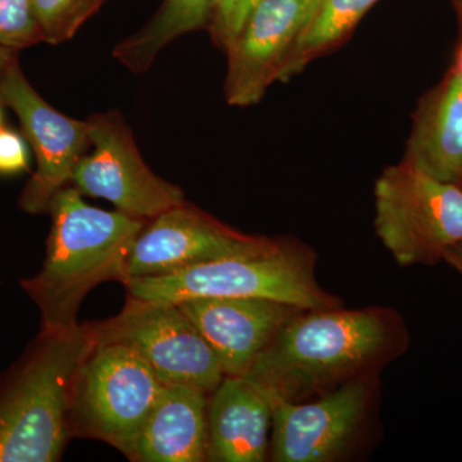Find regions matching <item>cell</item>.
<instances>
[{"label": "cell", "instance_id": "14", "mask_svg": "<svg viewBox=\"0 0 462 462\" xmlns=\"http://www.w3.org/2000/svg\"><path fill=\"white\" fill-rule=\"evenodd\" d=\"M272 398L245 376H224L207 406V461L263 462L273 430Z\"/></svg>", "mask_w": 462, "mask_h": 462}, {"label": "cell", "instance_id": "17", "mask_svg": "<svg viewBox=\"0 0 462 462\" xmlns=\"http://www.w3.org/2000/svg\"><path fill=\"white\" fill-rule=\"evenodd\" d=\"M376 2L379 0H311L278 81L287 83L312 60L342 44Z\"/></svg>", "mask_w": 462, "mask_h": 462}, {"label": "cell", "instance_id": "1", "mask_svg": "<svg viewBox=\"0 0 462 462\" xmlns=\"http://www.w3.org/2000/svg\"><path fill=\"white\" fill-rule=\"evenodd\" d=\"M404 346L402 320L384 307L303 310L245 376L273 402H302L358 376L379 374Z\"/></svg>", "mask_w": 462, "mask_h": 462}, {"label": "cell", "instance_id": "24", "mask_svg": "<svg viewBox=\"0 0 462 462\" xmlns=\"http://www.w3.org/2000/svg\"><path fill=\"white\" fill-rule=\"evenodd\" d=\"M14 53L16 51L11 50H5V48L0 47V76H2L3 72H5V67L8 66V63L14 60Z\"/></svg>", "mask_w": 462, "mask_h": 462}, {"label": "cell", "instance_id": "11", "mask_svg": "<svg viewBox=\"0 0 462 462\" xmlns=\"http://www.w3.org/2000/svg\"><path fill=\"white\" fill-rule=\"evenodd\" d=\"M273 242L233 229L185 200L143 227L127 257L125 282L257 254Z\"/></svg>", "mask_w": 462, "mask_h": 462}, {"label": "cell", "instance_id": "13", "mask_svg": "<svg viewBox=\"0 0 462 462\" xmlns=\"http://www.w3.org/2000/svg\"><path fill=\"white\" fill-rule=\"evenodd\" d=\"M309 11V0H261L227 54L225 99L251 107L275 81Z\"/></svg>", "mask_w": 462, "mask_h": 462}, {"label": "cell", "instance_id": "9", "mask_svg": "<svg viewBox=\"0 0 462 462\" xmlns=\"http://www.w3.org/2000/svg\"><path fill=\"white\" fill-rule=\"evenodd\" d=\"M378 375L358 376L302 402H273L270 460L333 462L346 457L369 421Z\"/></svg>", "mask_w": 462, "mask_h": 462}, {"label": "cell", "instance_id": "2", "mask_svg": "<svg viewBox=\"0 0 462 462\" xmlns=\"http://www.w3.org/2000/svg\"><path fill=\"white\" fill-rule=\"evenodd\" d=\"M51 227L41 272L21 282L42 314V333L78 327V312L91 289L125 282L126 261L148 221L89 206L75 187L51 199Z\"/></svg>", "mask_w": 462, "mask_h": 462}, {"label": "cell", "instance_id": "25", "mask_svg": "<svg viewBox=\"0 0 462 462\" xmlns=\"http://www.w3.org/2000/svg\"><path fill=\"white\" fill-rule=\"evenodd\" d=\"M454 3L456 12H457L458 21H460L461 32H462V0H452Z\"/></svg>", "mask_w": 462, "mask_h": 462}, {"label": "cell", "instance_id": "12", "mask_svg": "<svg viewBox=\"0 0 462 462\" xmlns=\"http://www.w3.org/2000/svg\"><path fill=\"white\" fill-rule=\"evenodd\" d=\"M220 363L225 376H245L302 307L267 298L202 297L178 303Z\"/></svg>", "mask_w": 462, "mask_h": 462}, {"label": "cell", "instance_id": "6", "mask_svg": "<svg viewBox=\"0 0 462 462\" xmlns=\"http://www.w3.org/2000/svg\"><path fill=\"white\" fill-rule=\"evenodd\" d=\"M163 384L129 346L97 342L75 380L74 436L102 440L132 457Z\"/></svg>", "mask_w": 462, "mask_h": 462}, {"label": "cell", "instance_id": "16", "mask_svg": "<svg viewBox=\"0 0 462 462\" xmlns=\"http://www.w3.org/2000/svg\"><path fill=\"white\" fill-rule=\"evenodd\" d=\"M209 393L188 385H163L143 425L130 460L207 461Z\"/></svg>", "mask_w": 462, "mask_h": 462}, {"label": "cell", "instance_id": "23", "mask_svg": "<svg viewBox=\"0 0 462 462\" xmlns=\"http://www.w3.org/2000/svg\"><path fill=\"white\" fill-rule=\"evenodd\" d=\"M443 260L451 263L452 266H454L455 269L462 275V242L457 243L454 247L446 251V254H443Z\"/></svg>", "mask_w": 462, "mask_h": 462}, {"label": "cell", "instance_id": "22", "mask_svg": "<svg viewBox=\"0 0 462 462\" xmlns=\"http://www.w3.org/2000/svg\"><path fill=\"white\" fill-rule=\"evenodd\" d=\"M30 153L23 134L0 129V176H14L29 170Z\"/></svg>", "mask_w": 462, "mask_h": 462}, {"label": "cell", "instance_id": "8", "mask_svg": "<svg viewBox=\"0 0 462 462\" xmlns=\"http://www.w3.org/2000/svg\"><path fill=\"white\" fill-rule=\"evenodd\" d=\"M87 121L93 152L81 157L71 179L83 196L108 200L117 211L144 221L185 202L180 188L149 169L117 111Z\"/></svg>", "mask_w": 462, "mask_h": 462}, {"label": "cell", "instance_id": "21", "mask_svg": "<svg viewBox=\"0 0 462 462\" xmlns=\"http://www.w3.org/2000/svg\"><path fill=\"white\" fill-rule=\"evenodd\" d=\"M260 3L261 0H212L206 29L216 47L229 50Z\"/></svg>", "mask_w": 462, "mask_h": 462}, {"label": "cell", "instance_id": "10", "mask_svg": "<svg viewBox=\"0 0 462 462\" xmlns=\"http://www.w3.org/2000/svg\"><path fill=\"white\" fill-rule=\"evenodd\" d=\"M0 103L16 114L23 135L32 145L36 170L18 199L27 214L47 212L53 197L67 187L90 145L88 121L60 114L27 81L17 57L0 76Z\"/></svg>", "mask_w": 462, "mask_h": 462}, {"label": "cell", "instance_id": "27", "mask_svg": "<svg viewBox=\"0 0 462 462\" xmlns=\"http://www.w3.org/2000/svg\"><path fill=\"white\" fill-rule=\"evenodd\" d=\"M458 185H460V187L462 188V180L458 182Z\"/></svg>", "mask_w": 462, "mask_h": 462}, {"label": "cell", "instance_id": "19", "mask_svg": "<svg viewBox=\"0 0 462 462\" xmlns=\"http://www.w3.org/2000/svg\"><path fill=\"white\" fill-rule=\"evenodd\" d=\"M105 0H33L42 42L56 45L74 38Z\"/></svg>", "mask_w": 462, "mask_h": 462}, {"label": "cell", "instance_id": "5", "mask_svg": "<svg viewBox=\"0 0 462 462\" xmlns=\"http://www.w3.org/2000/svg\"><path fill=\"white\" fill-rule=\"evenodd\" d=\"M376 236L401 266L434 263L462 242V188L402 160L374 188Z\"/></svg>", "mask_w": 462, "mask_h": 462}, {"label": "cell", "instance_id": "26", "mask_svg": "<svg viewBox=\"0 0 462 462\" xmlns=\"http://www.w3.org/2000/svg\"><path fill=\"white\" fill-rule=\"evenodd\" d=\"M3 127V112H2V103H0V129Z\"/></svg>", "mask_w": 462, "mask_h": 462}, {"label": "cell", "instance_id": "7", "mask_svg": "<svg viewBox=\"0 0 462 462\" xmlns=\"http://www.w3.org/2000/svg\"><path fill=\"white\" fill-rule=\"evenodd\" d=\"M91 325L97 342L129 346L163 385H188L211 393L225 376L211 346L173 303L127 296L120 314Z\"/></svg>", "mask_w": 462, "mask_h": 462}, {"label": "cell", "instance_id": "20", "mask_svg": "<svg viewBox=\"0 0 462 462\" xmlns=\"http://www.w3.org/2000/svg\"><path fill=\"white\" fill-rule=\"evenodd\" d=\"M42 42L33 0H0V47L18 51Z\"/></svg>", "mask_w": 462, "mask_h": 462}, {"label": "cell", "instance_id": "28", "mask_svg": "<svg viewBox=\"0 0 462 462\" xmlns=\"http://www.w3.org/2000/svg\"><path fill=\"white\" fill-rule=\"evenodd\" d=\"M310 3H311V0H309V5H310Z\"/></svg>", "mask_w": 462, "mask_h": 462}, {"label": "cell", "instance_id": "18", "mask_svg": "<svg viewBox=\"0 0 462 462\" xmlns=\"http://www.w3.org/2000/svg\"><path fill=\"white\" fill-rule=\"evenodd\" d=\"M211 5L212 0H163L147 25L116 45L114 57L134 74H144L170 42L205 29Z\"/></svg>", "mask_w": 462, "mask_h": 462}, {"label": "cell", "instance_id": "15", "mask_svg": "<svg viewBox=\"0 0 462 462\" xmlns=\"http://www.w3.org/2000/svg\"><path fill=\"white\" fill-rule=\"evenodd\" d=\"M403 161L439 180H462V44L416 112Z\"/></svg>", "mask_w": 462, "mask_h": 462}, {"label": "cell", "instance_id": "4", "mask_svg": "<svg viewBox=\"0 0 462 462\" xmlns=\"http://www.w3.org/2000/svg\"><path fill=\"white\" fill-rule=\"evenodd\" d=\"M316 254L293 239H273L257 254L221 258L190 269L125 282L127 296L178 303L202 297L267 298L302 307H342L339 298L319 284Z\"/></svg>", "mask_w": 462, "mask_h": 462}, {"label": "cell", "instance_id": "3", "mask_svg": "<svg viewBox=\"0 0 462 462\" xmlns=\"http://www.w3.org/2000/svg\"><path fill=\"white\" fill-rule=\"evenodd\" d=\"M93 325L42 333L0 380V462H54L74 436L79 369L96 346Z\"/></svg>", "mask_w": 462, "mask_h": 462}]
</instances>
